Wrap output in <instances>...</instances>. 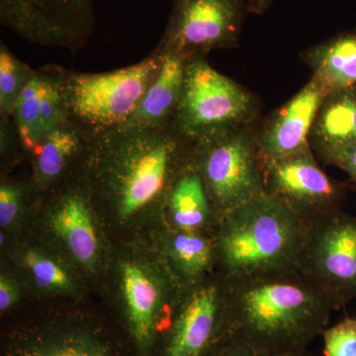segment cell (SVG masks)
Masks as SVG:
<instances>
[{"label": "cell", "mask_w": 356, "mask_h": 356, "mask_svg": "<svg viewBox=\"0 0 356 356\" xmlns=\"http://www.w3.org/2000/svg\"><path fill=\"white\" fill-rule=\"evenodd\" d=\"M306 231L286 204L261 194L220 217L213 232L220 274L238 280L297 269Z\"/></svg>", "instance_id": "cell-2"}, {"label": "cell", "mask_w": 356, "mask_h": 356, "mask_svg": "<svg viewBox=\"0 0 356 356\" xmlns=\"http://www.w3.org/2000/svg\"><path fill=\"white\" fill-rule=\"evenodd\" d=\"M257 126L259 123L231 129L192 143L191 161L220 217L266 193Z\"/></svg>", "instance_id": "cell-5"}, {"label": "cell", "mask_w": 356, "mask_h": 356, "mask_svg": "<svg viewBox=\"0 0 356 356\" xmlns=\"http://www.w3.org/2000/svg\"><path fill=\"white\" fill-rule=\"evenodd\" d=\"M298 269L334 311L356 299V217L339 209L307 222Z\"/></svg>", "instance_id": "cell-7"}, {"label": "cell", "mask_w": 356, "mask_h": 356, "mask_svg": "<svg viewBox=\"0 0 356 356\" xmlns=\"http://www.w3.org/2000/svg\"><path fill=\"white\" fill-rule=\"evenodd\" d=\"M93 7V0H0V20L33 43L76 49L95 29Z\"/></svg>", "instance_id": "cell-10"}, {"label": "cell", "mask_w": 356, "mask_h": 356, "mask_svg": "<svg viewBox=\"0 0 356 356\" xmlns=\"http://www.w3.org/2000/svg\"><path fill=\"white\" fill-rule=\"evenodd\" d=\"M229 337L267 356L305 350L334 307L297 269L229 280Z\"/></svg>", "instance_id": "cell-1"}, {"label": "cell", "mask_w": 356, "mask_h": 356, "mask_svg": "<svg viewBox=\"0 0 356 356\" xmlns=\"http://www.w3.org/2000/svg\"><path fill=\"white\" fill-rule=\"evenodd\" d=\"M67 111L64 89L60 83L48 79L42 100L41 112L38 124L40 144L54 128L64 123L65 112Z\"/></svg>", "instance_id": "cell-25"}, {"label": "cell", "mask_w": 356, "mask_h": 356, "mask_svg": "<svg viewBox=\"0 0 356 356\" xmlns=\"http://www.w3.org/2000/svg\"><path fill=\"white\" fill-rule=\"evenodd\" d=\"M79 135L76 129L64 123L47 134L37 149V175L42 181H51L62 173L67 161L79 149Z\"/></svg>", "instance_id": "cell-21"}, {"label": "cell", "mask_w": 356, "mask_h": 356, "mask_svg": "<svg viewBox=\"0 0 356 356\" xmlns=\"http://www.w3.org/2000/svg\"><path fill=\"white\" fill-rule=\"evenodd\" d=\"M208 356H267L255 350L250 344L229 337L215 348Z\"/></svg>", "instance_id": "cell-29"}, {"label": "cell", "mask_w": 356, "mask_h": 356, "mask_svg": "<svg viewBox=\"0 0 356 356\" xmlns=\"http://www.w3.org/2000/svg\"><path fill=\"white\" fill-rule=\"evenodd\" d=\"M324 356H356V318H344L322 334Z\"/></svg>", "instance_id": "cell-26"}, {"label": "cell", "mask_w": 356, "mask_h": 356, "mask_svg": "<svg viewBox=\"0 0 356 356\" xmlns=\"http://www.w3.org/2000/svg\"><path fill=\"white\" fill-rule=\"evenodd\" d=\"M285 356H318L312 355V353H307L305 350L299 351V353H292V355H288Z\"/></svg>", "instance_id": "cell-32"}, {"label": "cell", "mask_w": 356, "mask_h": 356, "mask_svg": "<svg viewBox=\"0 0 356 356\" xmlns=\"http://www.w3.org/2000/svg\"><path fill=\"white\" fill-rule=\"evenodd\" d=\"M168 252L177 281L184 288L209 277L217 266L213 233L175 229L168 236Z\"/></svg>", "instance_id": "cell-19"}, {"label": "cell", "mask_w": 356, "mask_h": 356, "mask_svg": "<svg viewBox=\"0 0 356 356\" xmlns=\"http://www.w3.org/2000/svg\"><path fill=\"white\" fill-rule=\"evenodd\" d=\"M310 145L317 154L356 146V86L325 98L312 127Z\"/></svg>", "instance_id": "cell-18"}, {"label": "cell", "mask_w": 356, "mask_h": 356, "mask_svg": "<svg viewBox=\"0 0 356 356\" xmlns=\"http://www.w3.org/2000/svg\"><path fill=\"white\" fill-rule=\"evenodd\" d=\"M20 191L13 185L2 184L0 187V225L2 228L13 224L19 212Z\"/></svg>", "instance_id": "cell-28"}, {"label": "cell", "mask_w": 356, "mask_h": 356, "mask_svg": "<svg viewBox=\"0 0 356 356\" xmlns=\"http://www.w3.org/2000/svg\"><path fill=\"white\" fill-rule=\"evenodd\" d=\"M273 1V0H248V11L257 15H261L268 10Z\"/></svg>", "instance_id": "cell-31"}, {"label": "cell", "mask_w": 356, "mask_h": 356, "mask_svg": "<svg viewBox=\"0 0 356 356\" xmlns=\"http://www.w3.org/2000/svg\"><path fill=\"white\" fill-rule=\"evenodd\" d=\"M264 172L266 193L286 204L306 224L341 209L346 186L322 170L312 147L282 158L264 159Z\"/></svg>", "instance_id": "cell-9"}, {"label": "cell", "mask_w": 356, "mask_h": 356, "mask_svg": "<svg viewBox=\"0 0 356 356\" xmlns=\"http://www.w3.org/2000/svg\"><path fill=\"white\" fill-rule=\"evenodd\" d=\"M243 0H177L165 37V51L191 58L235 47L245 13Z\"/></svg>", "instance_id": "cell-11"}, {"label": "cell", "mask_w": 356, "mask_h": 356, "mask_svg": "<svg viewBox=\"0 0 356 356\" xmlns=\"http://www.w3.org/2000/svg\"><path fill=\"white\" fill-rule=\"evenodd\" d=\"M229 337V280L210 275L184 288L159 356H208Z\"/></svg>", "instance_id": "cell-8"}, {"label": "cell", "mask_w": 356, "mask_h": 356, "mask_svg": "<svg viewBox=\"0 0 356 356\" xmlns=\"http://www.w3.org/2000/svg\"><path fill=\"white\" fill-rule=\"evenodd\" d=\"M49 77L34 74L23 89L19 99L16 103L13 113L15 114L18 132L23 144L28 149H38V124L41 112L42 100Z\"/></svg>", "instance_id": "cell-22"}, {"label": "cell", "mask_w": 356, "mask_h": 356, "mask_svg": "<svg viewBox=\"0 0 356 356\" xmlns=\"http://www.w3.org/2000/svg\"><path fill=\"white\" fill-rule=\"evenodd\" d=\"M4 356H123L98 327L79 323L25 327L7 339Z\"/></svg>", "instance_id": "cell-12"}, {"label": "cell", "mask_w": 356, "mask_h": 356, "mask_svg": "<svg viewBox=\"0 0 356 356\" xmlns=\"http://www.w3.org/2000/svg\"><path fill=\"white\" fill-rule=\"evenodd\" d=\"M325 98L310 79L291 99L257 126V146L262 159L282 158L311 147L312 127Z\"/></svg>", "instance_id": "cell-13"}, {"label": "cell", "mask_w": 356, "mask_h": 356, "mask_svg": "<svg viewBox=\"0 0 356 356\" xmlns=\"http://www.w3.org/2000/svg\"><path fill=\"white\" fill-rule=\"evenodd\" d=\"M25 264L39 287L56 291L72 289L69 274L50 257L38 252H29L25 255Z\"/></svg>", "instance_id": "cell-24"}, {"label": "cell", "mask_w": 356, "mask_h": 356, "mask_svg": "<svg viewBox=\"0 0 356 356\" xmlns=\"http://www.w3.org/2000/svg\"><path fill=\"white\" fill-rule=\"evenodd\" d=\"M318 154L325 163L337 166L348 173L356 184V146L339 147Z\"/></svg>", "instance_id": "cell-27"}, {"label": "cell", "mask_w": 356, "mask_h": 356, "mask_svg": "<svg viewBox=\"0 0 356 356\" xmlns=\"http://www.w3.org/2000/svg\"><path fill=\"white\" fill-rule=\"evenodd\" d=\"M259 112V103L247 88L211 67L202 56L188 58L175 120L177 132L189 143L257 124Z\"/></svg>", "instance_id": "cell-4"}, {"label": "cell", "mask_w": 356, "mask_h": 356, "mask_svg": "<svg viewBox=\"0 0 356 356\" xmlns=\"http://www.w3.org/2000/svg\"><path fill=\"white\" fill-rule=\"evenodd\" d=\"M188 58L175 51H163L161 69L156 79L147 88L137 108L120 127L161 128L166 119L177 110Z\"/></svg>", "instance_id": "cell-16"}, {"label": "cell", "mask_w": 356, "mask_h": 356, "mask_svg": "<svg viewBox=\"0 0 356 356\" xmlns=\"http://www.w3.org/2000/svg\"><path fill=\"white\" fill-rule=\"evenodd\" d=\"M161 56L105 74H74L64 89L67 111L98 130L120 127L156 79Z\"/></svg>", "instance_id": "cell-6"}, {"label": "cell", "mask_w": 356, "mask_h": 356, "mask_svg": "<svg viewBox=\"0 0 356 356\" xmlns=\"http://www.w3.org/2000/svg\"><path fill=\"white\" fill-rule=\"evenodd\" d=\"M325 97L356 86V31L341 33L302 54Z\"/></svg>", "instance_id": "cell-17"}, {"label": "cell", "mask_w": 356, "mask_h": 356, "mask_svg": "<svg viewBox=\"0 0 356 356\" xmlns=\"http://www.w3.org/2000/svg\"><path fill=\"white\" fill-rule=\"evenodd\" d=\"M168 215L175 229L212 233L220 215L191 154L178 170L168 192Z\"/></svg>", "instance_id": "cell-15"}, {"label": "cell", "mask_w": 356, "mask_h": 356, "mask_svg": "<svg viewBox=\"0 0 356 356\" xmlns=\"http://www.w3.org/2000/svg\"><path fill=\"white\" fill-rule=\"evenodd\" d=\"M51 227L79 264L91 267L98 255V240L88 205L79 196L65 198L51 216Z\"/></svg>", "instance_id": "cell-20"}, {"label": "cell", "mask_w": 356, "mask_h": 356, "mask_svg": "<svg viewBox=\"0 0 356 356\" xmlns=\"http://www.w3.org/2000/svg\"><path fill=\"white\" fill-rule=\"evenodd\" d=\"M129 339L139 356H151L159 337L161 290L151 274L135 262L121 269Z\"/></svg>", "instance_id": "cell-14"}, {"label": "cell", "mask_w": 356, "mask_h": 356, "mask_svg": "<svg viewBox=\"0 0 356 356\" xmlns=\"http://www.w3.org/2000/svg\"><path fill=\"white\" fill-rule=\"evenodd\" d=\"M18 300L17 288L6 276L1 275L0 278V310H8L15 305Z\"/></svg>", "instance_id": "cell-30"}, {"label": "cell", "mask_w": 356, "mask_h": 356, "mask_svg": "<svg viewBox=\"0 0 356 356\" xmlns=\"http://www.w3.org/2000/svg\"><path fill=\"white\" fill-rule=\"evenodd\" d=\"M100 140L108 152L109 186L122 217H130L165 191L184 159L179 133L163 129L115 128Z\"/></svg>", "instance_id": "cell-3"}, {"label": "cell", "mask_w": 356, "mask_h": 356, "mask_svg": "<svg viewBox=\"0 0 356 356\" xmlns=\"http://www.w3.org/2000/svg\"><path fill=\"white\" fill-rule=\"evenodd\" d=\"M34 74L11 55L4 46L0 49V110L3 115L14 112L23 89Z\"/></svg>", "instance_id": "cell-23"}]
</instances>
